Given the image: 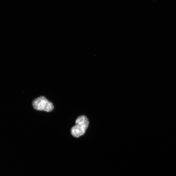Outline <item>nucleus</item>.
<instances>
[{
	"mask_svg": "<svg viewBox=\"0 0 176 176\" xmlns=\"http://www.w3.org/2000/svg\"><path fill=\"white\" fill-rule=\"evenodd\" d=\"M32 104L34 108L37 110L49 112L52 111L54 108L52 103L43 96H40L35 99Z\"/></svg>",
	"mask_w": 176,
	"mask_h": 176,
	"instance_id": "f03ea898",
	"label": "nucleus"
},
{
	"mask_svg": "<svg viewBox=\"0 0 176 176\" xmlns=\"http://www.w3.org/2000/svg\"><path fill=\"white\" fill-rule=\"evenodd\" d=\"M76 125L71 129V133L74 137L78 138L83 135L89 126V121L84 115L79 116L76 121Z\"/></svg>",
	"mask_w": 176,
	"mask_h": 176,
	"instance_id": "f257e3e1",
	"label": "nucleus"
}]
</instances>
